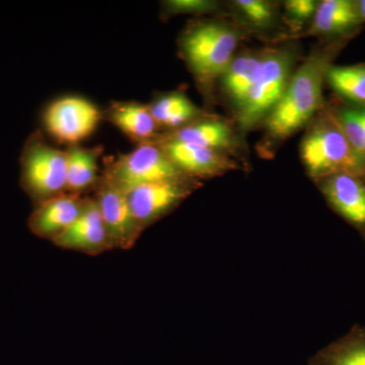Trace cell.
Masks as SVG:
<instances>
[{
  "label": "cell",
  "mask_w": 365,
  "mask_h": 365,
  "mask_svg": "<svg viewBox=\"0 0 365 365\" xmlns=\"http://www.w3.org/2000/svg\"><path fill=\"white\" fill-rule=\"evenodd\" d=\"M217 4L208 0H169L163 2V13L174 14H202L215 11Z\"/></svg>",
  "instance_id": "obj_24"
},
{
  "label": "cell",
  "mask_w": 365,
  "mask_h": 365,
  "mask_svg": "<svg viewBox=\"0 0 365 365\" xmlns=\"http://www.w3.org/2000/svg\"><path fill=\"white\" fill-rule=\"evenodd\" d=\"M300 153L313 177L328 178L340 173L357 177L365 170V163L350 145L339 123L335 122L314 126L302 140Z\"/></svg>",
  "instance_id": "obj_4"
},
{
  "label": "cell",
  "mask_w": 365,
  "mask_h": 365,
  "mask_svg": "<svg viewBox=\"0 0 365 365\" xmlns=\"http://www.w3.org/2000/svg\"><path fill=\"white\" fill-rule=\"evenodd\" d=\"M103 175L125 192L148 182L188 178L153 141L137 144L130 153L110 160Z\"/></svg>",
  "instance_id": "obj_6"
},
{
  "label": "cell",
  "mask_w": 365,
  "mask_h": 365,
  "mask_svg": "<svg viewBox=\"0 0 365 365\" xmlns=\"http://www.w3.org/2000/svg\"><path fill=\"white\" fill-rule=\"evenodd\" d=\"M239 35L225 24L203 21L190 26L180 38V50L201 86H208L234 59Z\"/></svg>",
  "instance_id": "obj_2"
},
{
  "label": "cell",
  "mask_w": 365,
  "mask_h": 365,
  "mask_svg": "<svg viewBox=\"0 0 365 365\" xmlns=\"http://www.w3.org/2000/svg\"><path fill=\"white\" fill-rule=\"evenodd\" d=\"M324 192L348 222L365 225V186L354 175L340 173L326 179Z\"/></svg>",
  "instance_id": "obj_14"
},
{
  "label": "cell",
  "mask_w": 365,
  "mask_h": 365,
  "mask_svg": "<svg viewBox=\"0 0 365 365\" xmlns=\"http://www.w3.org/2000/svg\"><path fill=\"white\" fill-rule=\"evenodd\" d=\"M102 148L69 145L66 155V192L83 195L86 190L95 189L98 180V160Z\"/></svg>",
  "instance_id": "obj_15"
},
{
  "label": "cell",
  "mask_w": 365,
  "mask_h": 365,
  "mask_svg": "<svg viewBox=\"0 0 365 365\" xmlns=\"http://www.w3.org/2000/svg\"><path fill=\"white\" fill-rule=\"evenodd\" d=\"M93 196L115 249L128 251L143 232L132 212L126 192L105 175L101 176Z\"/></svg>",
  "instance_id": "obj_8"
},
{
  "label": "cell",
  "mask_w": 365,
  "mask_h": 365,
  "mask_svg": "<svg viewBox=\"0 0 365 365\" xmlns=\"http://www.w3.org/2000/svg\"><path fill=\"white\" fill-rule=\"evenodd\" d=\"M86 201L85 196L66 192L37 204L28 220L31 232L51 242L78 220Z\"/></svg>",
  "instance_id": "obj_12"
},
{
  "label": "cell",
  "mask_w": 365,
  "mask_h": 365,
  "mask_svg": "<svg viewBox=\"0 0 365 365\" xmlns=\"http://www.w3.org/2000/svg\"><path fill=\"white\" fill-rule=\"evenodd\" d=\"M175 140L182 141L201 148L222 151L234 143V133L228 125L216 120H197L163 134Z\"/></svg>",
  "instance_id": "obj_17"
},
{
  "label": "cell",
  "mask_w": 365,
  "mask_h": 365,
  "mask_svg": "<svg viewBox=\"0 0 365 365\" xmlns=\"http://www.w3.org/2000/svg\"><path fill=\"white\" fill-rule=\"evenodd\" d=\"M196 184L195 179L188 177L148 182L126 192L138 225L144 230L157 222L184 201L194 191Z\"/></svg>",
  "instance_id": "obj_9"
},
{
  "label": "cell",
  "mask_w": 365,
  "mask_h": 365,
  "mask_svg": "<svg viewBox=\"0 0 365 365\" xmlns=\"http://www.w3.org/2000/svg\"><path fill=\"white\" fill-rule=\"evenodd\" d=\"M153 143L158 144L185 175L193 179L218 176L235 168V163L222 151L182 143L163 134H160Z\"/></svg>",
  "instance_id": "obj_11"
},
{
  "label": "cell",
  "mask_w": 365,
  "mask_h": 365,
  "mask_svg": "<svg viewBox=\"0 0 365 365\" xmlns=\"http://www.w3.org/2000/svg\"><path fill=\"white\" fill-rule=\"evenodd\" d=\"M51 242L58 248L90 256L115 250L93 197H86L85 208L78 220Z\"/></svg>",
  "instance_id": "obj_10"
},
{
  "label": "cell",
  "mask_w": 365,
  "mask_h": 365,
  "mask_svg": "<svg viewBox=\"0 0 365 365\" xmlns=\"http://www.w3.org/2000/svg\"><path fill=\"white\" fill-rule=\"evenodd\" d=\"M21 186L35 205L66 192V155L46 143L40 131L26 139L21 155Z\"/></svg>",
  "instance_id": "obj_3"
},
{
  "label": "cell",
  "mask_w": 365,
  "mask_h": 365,
  "mask_svg": "<svg viewBox=\"0 0 365 365\" xmlns=\"http://www.w3.org/2000/svg\"><path fill=\"white\" fill-rule=\"evenodd\" d=\"M294 63V53L289 50L274 49L262 53L258 78L246 102L239 109L242 128L253 127L273 111L292 79Z\"/></svg>",
  "instance_id": "obj_5"
},
{
  "label": "cell",
  "mask_w": 365,
  "mask_h": 365,
  "mask_svg": "<svg viewBox=\"0 0 365 365\" xmlns=\"http://www.w3.org/2000/svg\"><path fill=\"white\" fill-rule=\"evenodd\" d=\"M327 78L340 95L365 106V66L330 67Z\"/></svg>",
  "instance_id": "obj_21"
},
{
  "label": "cell",
  "mask_w": 365,
  "mask_h": 365,
  "mask_svg": "<svg viewBox=\"0 0 365 365\" xmlns=\"http://www.w3.org/2000/svg\"><path fill=\"white\" fill-rule=\"evenodd\" d=\"M357 11H359L360 19L365 21V0H361L356 4Z\"/></svg>",
  "instance_id": "obj_26"
},
{
  "label": "cell",
  "mask_w": 365,
  "mask_h": 365,
  "mask_svg": "<svg viewBox=\"0 0 365 365\" xmlns=\"http://www.w3.org/2000/svg\"><path fill=\"white\" fill-rule=\"evenodd\" d=\"M361 21L357 7L348 0H325L319 4L314 16L311 33L333 35L359 25Z\"/></svg>",
  "instance_id": "obj_19"
},
{
  "label": "cell",
  "mask_w": 365,
  "mask_h": 365,
  "mask_svg": "<svg viewBox=\"0 0 365 365\" xmlns=\"http://www.w3.org/2000/svg\"><path fill=\"white\" fill-rule=\"evenodd\" d=\"M235 6L254 25L265 26L272 21L273 9L268 2L262 0H237Z\"/></svg>",
  "instance_id": "obj_23"
},
{
  "label": "cell",
  "mask_w": 365,
  "mask_h": 365,
  "mask_svg": "<svg viewBox=\"0 0 365 365\" xmlns=\"http://www.w3.org/2000/svg\"><path fill=\"white\" fill-rule=\"evenodd\" d=\"M318 6L314 0H289L285 9L294 20L304 21L314 16Z\"/></svg>",
  "instance_id": "obj_25"
},
{
  "label": "cell",
  "mask_w": 365,
  "mask_h": 365,
  "mask_svg": "<svg viewBox=\"0 0 365 365\" xmlns=\"http://www.w3.org/2000/svg\"><path fill=\"white\" fill-rule=\"evenodd\" d=\"M311 365H365V334L356 333L327 348Z\"/></svg>",
  "instance_id": "obj_20"
},
{
  "label": "cell",
  "mask_w": 365,
  "mask_h": 365,
  "mask_svg": "<svg viewBox=\"0 0 365 365\" xmlns=\"http://www.w3.org/2000/svg\"><path fill=\"white\" fill-rule=\"evenodd\" d=\"M160 128L176 130L201 119V110L181 91L165 93L148 104Z\"/></svg>",
  "instance_id": "obj_16"
},
{
  "label": "cell",
  "mask_w": 365,
  "mask_h": 365,
  "mask_svg": "<svg viewBox=\"0 0 365 365\" xmlns=\"http://www.w3.org/2000/svg\"><path fill=\"white\" fill-rule=\"evenodd\" d=\"M338 123L353 150L365 163V109L343 112Z\"/></svg>",
  "instance_id": "obj_22"
},
{
  "label": "cell",
  "mask_w": 365,
  "mask_h": 365,
  "mask_svg": "<svg viewBox=\"0 0 365 365\" xmlns=\"http://www.w3.org/2000/svg\"><path fill=\"white\" fill-rule=\"evenodd\" d=\"M262 66V54L240 55L234 57L222 76V86L237 109L244 105L258 78Z\"/></svg>",
  "instance_id": "obj_18"
},
{
  "label": "cell",
  "mask_w": 365,
  "mask_h": 365,
  "mask_svg": "<svg viewBox=\"0 0 365 365\" xmlns=\"http://www.w3.org/2000/svg\"><path fill=\"white\" fill-rule=\"evenodd\" d=\"M103 116L137 144L151 143L160 134L148 105L137 102H112Z\"/></svg>",
  "instance_id": "obj_13"
},
{
  "label": "cell",
  "mask_w": 365,
  "mask_h": 365,
  "mask_svg": "<svg viewBox=\"0 0 365 365\" xmlns=\"http://www.w3.org/2000/svg\"><path fill=\"white\" fill-rule=\"evenodd\" d=\"M329 68L328 55L318 52L292 74L284 95L266 118L270 136L287 138L312 119L323 102L324 78Z\"/></svg>",
  "instance_id": "obj_1"
},
{
  "label": "cell",
  "mask_w": 365,
  "mask_h": 365,
  "mask_svg": "<svg viewBox=\"0 0 365 365\" xmlns=\"http://www.w3.org/2000/svg\"><path fill=\"white\" fill-rule=\"evenodd\" d=\"M103 113L81 97L68 96L54 101L46 108L43 122L46 130L59 143L76 145L95 132Z\"/></svg>",
  "instance_id": "obj_7"
}]
</instances>
